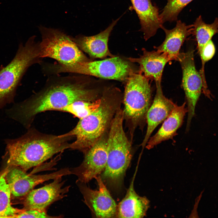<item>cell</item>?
<instances>
[{
	"mask_svg": "<svg viewBox=\"0 0 218 218\" xmlns=\"http://www.w3.org/2000/svg\"><path fill=\"white\" fill-rule=\"evenodd\" d=\"M134 177L126 195L117 205L116 217L143 218L146 215L150 206V201L145 196L141 197L135 192L134 187Z\"/></svg>",
	"mask_w": 218,
	"mask_h": 218,
	"instance_id": "ffe728a7",
	"label": "cell"
},
{
	"mask_svg": "<svg viewBox=\"0 0 218 218\" xmlns=\"http://www.w3.org/2000/svg\"><path fill=\"white\" fill-rule=\"evenodd\" d=\"M62 177H57L50 183L31 190L20 201L23 209L47 211L51 204L66 197L70 186L64 187L65 180Z\"/></svg>",
	"mask_w": 218,
	"mask_h": 218,
	"instance_id": "4fadbf2b",
	"label": "cell"
},
{
	"mask_svg": "<svg viewBox=\"0 0 218 218\" xmlns=\"http://www.w3.org/2000/svg\"><path fill=\"white\" fill-rule=\"evenodd\" d=\"M5 171L0 177V217L15 218L24 209L15 208L12 205L10 189L4 178Z\"/></svg>",
	"mask_w": 218,
	"mask_h": 218,
	"instance_id": "7402d4cb",
	"label": "cell"
},
{
	"mask_svg": "<svg viewBox=\"0 0 218 218\" xmlns=\"http://www.w3.org/2000/svg\"><path fill=\"white\" fill-rule=\"evenodd\" d=\"M101 98L94 101H78L59 110L58 111L67 112L81 119L95 111L100 106Z\"/></svg>",
	"mask_w": 218,
	"mask_h": 218,
	"instance_id": "603a6c76",
	"label": "cell"
},
{
	"mask_svg": "<svg viewBox=\"0 0 218 218\" xmlns=\"http://www.w3.org/2000/svg\"><path fill=\"white\" fill-rule=\"evenodd\" d=\"M143 54L137 58H129L130 62L138 63L140 71L150 80L161 81L163 70L170 60L167 55L157 50L148 51L142 49Z\"/></svg>",
	"mask_w": 218,
	"mask_h": 218,
	"instance_id": "e0dca14e",
	"label": "cell"
},
{
	"mask_svg": "<svg viewBox=\"0 0 218 218\" xmlns=\"http://www.w3.org/2000/svg\"><path fill=\"white\" fill-rule=\"evenodd\" d=\"M193 24L187 25L179 20L176 26L171 29H167L163 25L161 28L165 34L164 40L158 47L157 50L166 54L170 61H177L180 47L187 37L193 34Z\"/></svg>",
	"mask_w": 218,
	"mask_h": 218,
	"instance_id": "9a60e30c",
	"label": "cell"
},
{
	"mask_svg": "<svg viewBox=\"0 0 218 218\" xmlns=\"http://www.w3.org/2000/svg\"><path fill=\"white\" fill-rule=\"evenodd\" d=\"M16 215L15 218H54L59 216H51L48 215L47 211L34 209L25 210Z\"/></svg>",
	"mask_w": 218,
	"mask_h": 218,
	"instance_id": "d4e9b609",
	"label": "cell"
},
{
	"mask_svg": "<svg viewBox=\"0 0 218 218\" xmlns=\"http://www.w3.org/2000/svg\"><path fill=\"white\" fill-rule=\"evenodd\" d=\"M98 186L94 190L78 181L76 182L84 198V203L97 218L116 217L117 205L107 190L101 175L95 178Z\"/></svg>",
	"mask_w": 218,
	"mask_h": 218,
	"instance_id": "7c38bea8",
	"label": "cell"
},
{
	"mask_svg": "<svg viewBox=\"0 0 218 218\" xmlns=\"http://www.w3.org/2000/svg\"><path fill=\"white\" fill-rule=\"evenodd\" d=\"M107 133L84 153V159L80 165L70 168L71 174L78 177L77 181L87 183L104 171L107 157Z\"/></svg>",
	"mask_w": 218,
	"mask_h": 218,
	"instance_id": "8fae6325",
	"label": "cell"
},
{
	"mask_svg": "<svg viewBox=\"0 0 218 218\" xmlns=\"http://www.w3.org/2000/svg\"><path fill=\"white\" fill-rule=\"evenodd\" d=\"M139 18L146 41L154 36L163 23L158 8L153 5L150 0H130Z\"/></svg>",
	"mask_w": 218,
	"mask_h": 218,
	"instance_id": "ac0fdd59",
	"label": "cell"
},
{
	"mask_svg": "<svg viewBox=\"0 0 218 218\" xmlns=\"http://www.w3.org/2000/svg\"><path fill=\"white\" fill-rule=\"evenodd\" d=\"M70 174L68 168L50 173L35 175L28 173L18 167L8 166L4 178L9 187L11 198L20 201L36 186L45 181Z\"/></svg>",
	"mask_w": 218,
	"mask_h": 218,
	"instance_id": "30bf717a",
	"label": "cell"
},
{
	"mask_svg": "<svg viewBox=\"0 0 218 218\" xmlns=\"http://www.w3.org/2000/svg\"><path fill=\"white\" fill-rule=\"evenodd\" d=\"M42 40L39 42V58H49L58 63L70 65L89 61L73 38L57 29L39 27Z\"/></svg>",
	"mask_w": 218,
	"mask_h": 218,
	"instance_id": "ba28073f",
	"label": "cell"
},
{
	"mask_svg": "<svg viewBox=\"0 0 218 218\" xmlns=\"http://www.w3.org/2000/svg\"><path fill=\"white\" fill-rule=\"evenodd\" d=\"M193 0H168L167 4L160 14L163 23L176 20L183 9Z\"/></svg>",
	"mask_w": 218,
	"mask_h": 218,
	"instance_id": "cb8c5ba5",
	"label": "cell"
},
{
	"mask_svg": "<svg viewBox=\"0 0 218 218\" xmlns=\"http://www.w3.org/2000/svg\"><path fill=\"white\" fill-rule=\"evenodd\" d=\"M101 98L98 108L80 119L74 127L66 133L76 138L70 143L69 149L84 153L107 132L116 113L121 108V102L111 94H104Z\"/></svg>",
	"mask_w": 218,
	"mask_h": 218,
	"instance_id": "3957f363",
	"label": "cell"
},
{
	"mask_svg": "<svg viewBox=\"0 0 218 218\" xmlns=\"http://www.w3.org/2000/svg\"><path fill=\"white\" fill-rule=\"evenodd\" d=\"M186 103L184 102L180 106L177 104L157 132L150 137L146 146L147 148H152L163 141L173 139L177 135V130L181 126L187 112Z\"/></svg>",
	"mask_w": 218,
	"mask_h": 218,
	"instance_id": "d6986e66",
	"label": "cell"
},
{
	"mask_svg": "<svg viewBox=\"0 0 218 218\" xmlns=\"http://www.w3.org/2000/svg\"><path fill=\"white\" fill-rule=\"evenodd\" d=\"M155 83L156 94L146 115L147 129L141 144L143 149L146 147L154 130L167 118L177 105L164 95L161 82Z\"/></svg>",
	"mask_w": 218,
	"mask_h": 218,
	"instance_id": "5bb4252c",
	"label": "cell"
},
{
	"mask_svg": "<svg viewBox=\"0 0 218 218\" xmlns=\"http://www.w3.org/2000/svg\"></svg>",
	"mask_w": 218,
	"mask_h": 218,
	"instance_id": "4316f807",
	"label": "cell"
},
{
	"mask_svg": "<svg viewBox=\"0 0 218 218\" xmlns=\"http://www.w3.org/2000/svg\"><path fill=\"white\" fill-rule=\"evenodd\" d=\"M97 92L87 88L77 77H60L48 83L39 92L15 107V119L27 129L30 127L36 116L48 111H59L78 101H94L98 98Z\"/></svg>",
	"mask_w": 218,
	"mask_h": 218,
	"instance_id": "6da1fadb",
	"label": "cell"
},
{
	"mask_svg": "<svg viewBox=\"0 0 218 218\" xmlns=\"http://www.w3.org/2000/svg\"><path fill=\"white\" fill-rule=\"evenodd\" d=\"M149 81L140 71L131 74L126 81L123 111L132 140L135 129L139 127L142 130L146 123L147 113L152 104Z\"/></svg>",
	"mask_w": 218,
	"mask_h": 218,
	"instance_id": "5b68a950",
	"label": "cell"
},
{
	"mask_svg": "<svg viewBox=\"0 0 218 218\" xmlns=\"http://www.w3.org/2000/svg\"><path fill=\"white\" fill-rule=\"evenodd\" d=\"M35 36L24 45L20 44L11 62L0 69V105L12 101L20 81L28 68L40 62L39 42Z\"/></svg>",
	"mask_w": 218,
	"mask_h": 218,
	"instance_id": "8992f818",
	"label": "cell"
},
{
	"mask_svg": "<svg viewBox=\"0 0 218 218\" xmlns=\"http://www.w3.org/2000/svg\"><path fill=\"white\" fill-rule=\"evenodd\" d=\"M193 25V34L196 38L199 53L203 46L218 33V18H216L212 23L207 24L200 15L196 19Z\"/></svg>",
	"mask_w": 218,
	"mask_h": 218,
	"instance_id": "44dd1931",
	"label": "cell"
},
{
	"mask_svg": "<svg viewBox=\"0 0 218 218\" xmlns=\"http://www.w3.org/2000/svg\"><path fill=\"white\" fill-rule=\"evenodd\" d=\"M123 109L116 113L108 132L107 157L106 167L101 177L115 185L122 182L132 158V145L123 128Z\"/></svg>",
	"mask_w": 218,
	"mask_h": 218,
	"instance_id": "277c9868",
	"label": "cell"
},
{
	"mask_svg": "<svg viewBox=\"0 0 218 218\" xmlns=\"http://www.w3.org/2000/svg\"><path fill=\"white\" fill-rule=\"evenodd\" d=\"M194 51L193 49H190L186 52L180 53L177 59L182 69V85L185 93L187 106V131L189 130L195 115L196 105L203 88L201 76L195 67Z\"/></svg>",
	"mask_w": 218,
	"mask_h": 218,
	"instance_id": "9c48e42d",
	"label": "cell"
},
{
	"mask_svg": "<svg viewBox=\"0 0 218 218\" xmlns=\"http://www.w3.org/2000/svg\"><path fill=\"white\" fill-rule=\"evenodd\" d=\"M74 138L66 133L60 135L48 134L30 127L21 137L8 141V166L18 167L27 172L39 166L56 154L69 149L70 141Z\"/></svg>",
	"mask_w": 218,
	"mask_h": 218,
	"instance_id": "7a4b0ae2",
	"label": "cell"
},
{
	"mask_svg": "<svg viewBox=\"0 0 218 218\" xmlns=\"http://www.w3.org/2000/svg\"><path fill=\"white\" fill-rule=\"evenodd\" d=\"M119 19L114 21L105 30L98 34L91 36H78L73 39L79 48L92 58L114 57L108 50L107 44L110 34Z\"/></svg>",
	"mask_w": 218,
	"mask_h": 218,
	"instance_id": "2e32d148",
	"label": "cell"
},
{
	"mask_svg": "<svg viewBox=\"0 0 218 218\" xmlns=\"http://www.w3.org/2000/svg\"><path fill=\"white\" fill-rule=\"evenodd\" d=\"M6 169L5 170H3L2 172H0V177L4 173Z\"/></svg>",
	"mask_w": 218,
	"mask_h": 218,
	"instance_id": "484cf974",
	"label": "cell"
},
{
	"mask_svg": "<svg viewBox=\"0 0 218 218\" xmlns=\"http://www.w3.org/2000/svg\"><path fill=\"white\" fill-rule=\"evenodd\" d=\"M51 73H72L88 75L106 79L126 81L132 74L138 72L131 63L115 56L97 61L80 62L70 64L51 65Z\"/></svg>",
	"mask_w": 218,
	"mask_h": 218,
	"instance_id": "52a82bcc",
	"label": "cell"
}]
</instances>
